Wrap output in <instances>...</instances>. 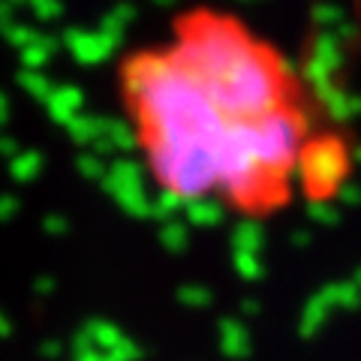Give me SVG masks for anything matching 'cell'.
I'll list each match as a JSON object with an SVG mask.
<instances>
[{
    "label": "cell",
    "mask_w": 361,
    "mask_h": 361,
    "mask_svg": "<svg viewBox=\"0 0 361 361\" xmlns=\"http://www.w3.org/2000/svg\"><path fill=\"white\" fill-rule=\"evenodd\" d=\"M115 97L151 184L180 205L268 220L353 172L310 82L274 39L208 4L130 49Z\"/></svg>",
    "instance_id": "cell-1"
}]
</instances>
